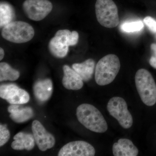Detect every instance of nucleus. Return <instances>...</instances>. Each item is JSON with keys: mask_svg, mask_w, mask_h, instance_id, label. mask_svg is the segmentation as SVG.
I'll return each mask as SVG.
<instances>
[{"mask_svg": "<svg viewBox=\"0 0 156 156\" xmlns=\"http://www.w3.org/2000/svg\"><path fill=\"white\" fill-rule=\"evenodd\" d=\"M76 116L79 122L91 131L103 133L107 130V123L103 115L92 105L84 103L79 105Z\"/></svg>", "mask_w": 156, "mask_h": 156, "instance_id": "obj_1", "label": "nucleus"}, {"mask_svg": "<svg viewBox=\"0 0 156 156\" xmlns=\"http://www.w3.org/2000/svg\"><path fill=\"white\" fill-rule=\"evenodd\" d=\"M120 67V60L116 55L108 54L102 57L95 67V82L101 86L111 83L116 77Z\"/></svg>", "mask_w": 156, "mask_h": 156, "instance_id": "obj_2", "label": "nucleus"}, {"mask_svg": "<svg viewBox=\"0 0 156 156\" xmlns=\"http://www.w3.org/2000/svg\"><path fill=\"white\" fill-rule=\"evenodd\" d=\"M135 85L141 101L148 106L156 103V84L150 73L144 69L136 72L135 76Z\"/></svg>", "mask_w": 156, "mask_h": 156, "instance_id": "obj_3", "label": "nucleus"}, {"mask_svg": "<svg viewBox=\"0 0 156 156\" xmlns=\"http://www.w3.org/2000/svg\"><path fill=\"white\" fill-rule=\"evenodd\" d=\"M2 36L12 43L21 44L29 41L34 35L33 27L27 23L13 21L3 27Z\"/></svg>", "mask_w": 156, "mask_h": 156, "instance_id": "obj_4", "label": "nucleus"}, {"mask_svg": "<svg viewBox=\"0 0 156 156\" xmlns=\"http://www.w3.org/2000/svg\"><path fill=\"white\" fill-rule=\"evenodd\" d=\"M95 14L101 25L108 28H114L119 23L118 8L113 0H97Z\"/></svg>", "mask_w": 156, "mask_h": 156, "instance_id": "obj_5", "label": "nucleus"}, {"mask_svg": "<svg viewBox=\"0 0 156 156\" xmlns=\"http://www.w3.org/2000/svg\"><path fill=\"white\" fill-rule=\"evenodd\" d=\"M107 108L110 115L118 121L122 128L128 129L132 126L133 117L128 111L125 99L119 97L112 98L108 103Z\"/></svg>", "mask_w": 156, "mask_h": 156, "instance_id": "obj_6", "label": "nucleus"}, {"mask_svg": "<svg viewBox=\"0 0 156 156\" xmlns=\"http://www.w3.org/2000/svg\"><path fill=\"white\" fill-rule=\"evenodd\" d=\"M52 3L48 0H26L23 9L29 18L34 21H40L45 18L53 9Z\"/></svg>", "mask_w": 156, "mask_h": 156, "instance_id": "obj_7", "label": "nucleus"}, {"mask_svg": "<svg viewBox=\"0 0 156 156\" xmlns=\"http://www.w3.org/2000/svg\"><path fill=\"white\" fill-rule=\"evenodd\" d=\"M0 97L10 104H24L30 100L28 92L14 84L1 85Z\"/></svg>", "mask_w": 156, "mask_h": 156, "instance_id": "obj_8", "label": "nucleus"}, {"mask_svg": "<svg viewBox=\"0 0 156 156\" xmlns=\"http://www.w3.org/2000/svg\"><path fill=\"white\" fill-rule=\"evenodd\" d=\"M71 33L67 29L60 30L56 33L49 44V50L52 55L58 58L66 56L70 46L69 36Z\"/></svg>", "mask_w": 156, "mask_h": 156, "instance_id": "obj_9", "label": "nucleus"}, {"mask_svg": "<svg viewBox=\"0 0 156 156\" xmlns=\"http://www.w3.org/2000/svg\"><path fill=\"white\" fill-rule=\"evenodd\" d=\"M32 130L36 143L41 151H45L55 145V137L46 130L39 121L34 120L33 122Z\"/></svg>", "mask_w": 156, "mask_h": 156, "instance_id": "obj_10", "label": "nucleus"}, {"mask_svg": "<svg viewBox=\"0 0 156 156\" xmlns=\"http://www.w3.org/2000/svg\"><path fill=\"white\" fill-rule=\"evenodd\" d=\"M95 150L89 143L82 140L72 141L65 145L58 152V156H93Z\"/></svg>", "mask_w": 156, "mask_h": 156, "instance_id": "obj_11", "label": "nucleus"}, {"mask_svg": "<svg viewBox=\"0 0 156 156\" xmlns=\"http://www.w3.org/2000/svg\"><path fill=\"white\" fill-rule=\"evenodd\" d=\"M63 70L64 76L62 78V83L66 89L78 90L83 88V81L75 70L67 65L63 66Z\"/></svg>", "mask_w": 156, "mask_h": 156, "instance_id": "obj_12", "label": "nucleus"}, {"mask_svg": "<svg viewBox=\"0 0 156 156\" xmlns=\"http://www.w3.org/2000/svg\"><path fill=\"white\" fill-rule=\"evenodd\" d=\"M34 95L40 102H45L50 99L53 92V84L50 79L37 81L33 87Z\"/></svg>", "mask_w": 156, "mask_h": 156, "instance_id": "obj_13", "label": "nucleus"}, {"mask_svg": "<svg viewBox=\"0 0 156 156\" xmlns=\"http://www.w3.org/2000/svg\"><path fill=\"white\" fill-rule=\"evenodd\" d=\"M113 154L115 156H136L138 150L131 140L121 138L113 145Z\"/></svg>", "mask_w": 156, "mask_h": 156, "instance_id": "obj_14", "label": "nucleus"}, {"mask_svg": "<svg viewBox=\"0 0 156 156\" xmlns=\"http://www.w3.org/2000/svg\"><path fill=\"white\" fill-rule=\"evenodd\" d=\"M10 118L15 122H25L34 116V111L30 107H22L17 104H11L8 108Z\"/></svg>", "mask_w": 156, "mask_h": 156, "instance_id": "obj_15", "label": "nucleus"}, {"mask_svg": "<svg viewBox=\"0 0 156 156\" xmlns=\"http://www.w3.org/2000/svg\"><path fill=\"white\" fill-rule=\"evenodd\" d=\"M11 147L14 150L31 151L34 147L35 141L33 134L20 132L14 136Z\"/></svg>", "mask_w": 156, "mask_h": 156, "instance_id": "obj_16", "label": "nucleus"}, {"mask_svg": "<svg viewBox=\"0 0 156 156\" xmlns=\"http://www.w3.org/2000/svg\"><path fill=\"white\" fill-rule=\"evenodd\" d=\"M95 67V62L89 58L80 63H74L72 68L75 70L84 82H88L92 78Z\"/></svg>", "mask_w": 156, "mask_h": 156, "instance_id": "obj_17", "label": "nucleus"}, {"mask_svg": "<svg viewBox=\"0 0 156 156\" xmlns=\"http://www.w3.org/2000/svg\"><path fill=\"white\" fill-rule=\"evenodd\" d=\"M15 17V10L12 5L7 2L0 3V27H4L13 22Z\"/></svg>", "mask_w": 156, "mask_h": 156, "instance_id": "obj_18", "label": "nucleus"}, {"mask_svg": "<svg viewBox=\"0 0 156 156\" xmlns=\"http://www.w3.org/2000/svg\"><path fill=\"white\" fill-rule=\"evenodd\" d=\"M20 73L12 68L8 63L2 62L0 63V81H14L19 78Z\"/></svg>", "mask_w": 156, "mask_h": 156, "instance_id": "obj_19", "label": "nucleus"}, {"mask_svg": "<svg viewBox=\"0 0 156 156\" xmlns=\"http://www.w3.org/2000/svg\"><path fill=\"white\" fill-rule=\"evenodd\" d=\"M143 23L141 20H135L123 23L121 26V30L128 33L139 32L144 28Z\"/></svg>", "mask_w": 156, "mask_h": 156, "instance_id": "obj_20", "label": "nucleus"}, {"mask_svg": "<svg viewBox=\"0 0 156 156\" xmlns=\"http://www.w3.org/2000/svg\"><path fill=\"white\" fill-rule=\"evenodd\" d=\"M10 133L6 125H0V146L2 147L9 141Z\"/></svg>", "mask_w": 156, "mask_h": 156, "instance_id": "obj_21", "label": "nucleus"}, {"mask_svg": "<svg viewBox=\"0 0 156 156\" xmlns=\"http://www.w3.org/2000/svg\"><path fill=\"white\" fill-rule=\"evenodd\" d=\"M145 25L152 32L156 33V20L150 16H147L144 19Z\"/></svg>", "mask_w": 156, "mask_h": 156, "instance_id": "obj_22", "label": "nucleus"}, {"mask_svg": "<svg viewBox=\"0 0 156 156\" xmlns=\"http://www.w3.org/2000/svg\"><path fill=\"white\" fill-rule=\"evenodd\" d=\"M151 48L152 55L150 59L149 63L152 67L156 69V44H151Z\"/></svg>", "mask_w": 156, "mask_h": 156, "instance_id": "obj_23", "label": "nucleus"}, {"mask_svg": "<svg viewBox=\"0 0 156 156\" xmlns=\"http://www.w3.org/2000/svg\"><path fill=\"white\" fill-rule=\"evenodd\" d=\"M79 35L77 32L73 31L71 32L69 36V44L70 46H75L78 43Z\"/></svg>", "mask_w": 156, "mask_h": 156, "instance_id": "obj_24", "label": "nucleus"}, {"mask_svg": "<svg viewBox=\"0 0 156 156\" xmlns=\"http://www.w3.org/2000/svg\"><path fill=\"white\" fill-rule=\"evenodd\" d=\"M5 56V52L2 48H0V60H2Z\"/></svg>", "mask_w": 156, "mask_h": 156, "instance_id": "obj_25", "label": "nucleus"}]
</instances>
